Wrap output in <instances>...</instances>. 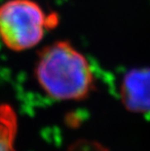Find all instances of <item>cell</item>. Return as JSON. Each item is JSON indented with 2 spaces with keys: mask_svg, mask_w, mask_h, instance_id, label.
<instances>
[{
  "mask_svg": "<svg viewBox=\"0 0 150 151\" xmlns=\"http://www.w3.org/2000/svg\"><path fill=\"white\" fill-rule=\"evenodd\" d=\"M35 76L43 91L59 101L84 99L95 84L88 60L66 41H58L41 51Z\"/></svg>",
  "mask_w": 150,
  "mask_h": 151,
  "instance_id": "6da1fadb",
  "label": "cell"
},
{
  "mask_svg": "<svg viewBox=\"0 0 150 151\" xmlns=\"http://www.w3.org/2000/svg\"><path fill=\"white\" fill-rule=\"evenodd\" d=\"M121 97L128 110L136 113L150 112V68L128 72L121 86Z\"/></svg>",
  "mask_w": 150,
  "mask_h": 151,
  "instance_id": "3957f363",
  "label": "cell"
},
{
  "mask_svg": "<svg viewBox=\"0 0 150 151\" xmlns=\"http://www.w3.org/2000/svg\"><path fill=\"white\" fill-rule=\"evenodd\" d=\"M50 24L45 12L32 0H9L0 6V37L13 51L36 46Z\"/></svg>",
  "mask_w": 150,
  "mask_h": 151,
  "instance_id": "7a4b0ae2",
  "label": "cell"
},
{
  "mask_svg": "<svg viewBox=\"0 0 150 151\" xmlns=\"http://www.w3.org/2000/svg\"><path fill=\"white\" fill-rule=\"evenodd\" d=\"M18 118L9 104H0V151H16Z\"/></svg>",
  "mask_w": 150,
  "mask_h": 151,
  "instance_id": "277c9868",
  "label": "cell"
}]
</instances>
